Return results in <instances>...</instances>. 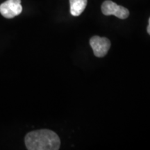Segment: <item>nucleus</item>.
Returning <instances> with one entry per match:
<instances>
[{"instance_id": "obj_3", "label": "nucleus", "mask_w": 150, "mask_h": 150, "mask_svg": "<svg viewBox=\"0 0 150 150\" xmlns=\"http://www.w3.org/2000/svg\"><path fill=\"white\" fill-rule=\"evenodd\" d=\"M90 45L93 49L95 56L99 58L104 57L110 47L109 39L105 37H99L98 35L91 38Z\"/></svg>"}, {"instance_id": "obj_4", "label": "nucleus", "mask_w": 150, "mask_h": 150, "mask_svg": "<svg viewBox=\"0 0 150 150\" xmlns=\"http://www.w3.org/2000/svg\"><path fill=\"white\" fill-rule=\"evenodd\" d=\"M22 11L21 0H7L0 5V13L6 18H13Z\"/></svg>"}, {"instance_id": "obj_5", "label": "nucleus", "mask_w": 150, "mask_h": 150, "mask_svg": "<svg viewBox=\"0 0 150 150\" xmlns=\"http://www.w3.org/2000/svg\"><path fill=\"white\" fill-rule=\"evenodd\" d=\"M87 0H70V13L73 16H79L85 10Z\"/></svg>"}, {"instance_id": "obj_1", "label": "nucleus", "mask_w": 150, "mask_h": 150, "mask_svg": "<svg viewBox=\"0 0 150 150\" xmlns=\"http://www.w3.org/2000/svg\"><path fill=\"white\" fill-rule=\"evenodd\" d=\"M24 141L29 150H58L61 146L59 136L49 129L31 131L26 135Z\"/></svg>"}, {"instance_id": "obj_2", "label": "nucleus", "mask_w": 150, "mask_h": 150, "mask_svg": "<svg viewBox=\"0 0 150 150\" xmlns=\"http://www.w3.org/2000/svg\"><path fill=\"white\" fill-rule=\"evenodd\" d=\"M102 11L105 16H115L117 18L124 20L129 16L128 9L110 0H106L102 5Z\"/></svg>"}, {"instance_id": "obj_6", "label": "nucleus", "mask_w": 150, "mask_h": 150, "mask_svg": "<svg viewBox=\"0 0 150 150\" xmlns=\"http://www.w3.org/2000/svg\"><path fill=\"white\" fill-rule=\"evenodd\" d=\"M147 33L150 35V18L149 19V25H148V27H147Z\"/></svg>"}]
</instances>
